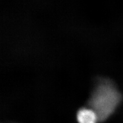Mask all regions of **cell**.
I'll return each instance as SVG.
<instances>
[{"instance_id":"cell-2","label":"cell","mask_w":123,"mask_h":123,"mask_svg":"<svg viewBox=\"0 0 123 123\" xmlns=\"http://www.w3.org/2000/svg\"><path fill=\"white\" fill-rule=\"evenodd\" d=\"M77 120L79 123H98V120L97 114L90 108H83L77 113Z\"/></svg>"},{"instance_id":"cell-1","label":"cell","mask_w":123,"mask_h":123,"mask_svg":"<svg viewBox=\"0 0 123 123\" xmlns=\"http://www.w3.org/2000/svg\"><path fill=\"white\" fill-rule=\"evenodd\" d=\"M121 100L122 95L114 85L105 80L95 87L88 104L97 114L98 122H103L114 112Z\"/></svg>"}]
</instances>
